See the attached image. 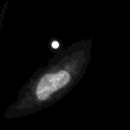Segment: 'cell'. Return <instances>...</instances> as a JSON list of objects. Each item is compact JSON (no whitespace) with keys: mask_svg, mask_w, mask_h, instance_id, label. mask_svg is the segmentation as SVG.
<instances>
[{"mask_svg":"<svg viewBox=\"0 0 130 130\" xmlns=\"http://www.w3.org/2000/svg\"><path fill=\"white\" fill-rule=\"evenodd\" d=\"M91 51V39H81L58 50L22 85L15 101L6 108L4 118L34 115L61 101L83 78Z\"/></svg>","mask_w":130,"mask_h":130,"instance_id":"obj_1","label":"cell"}]
</instances>
